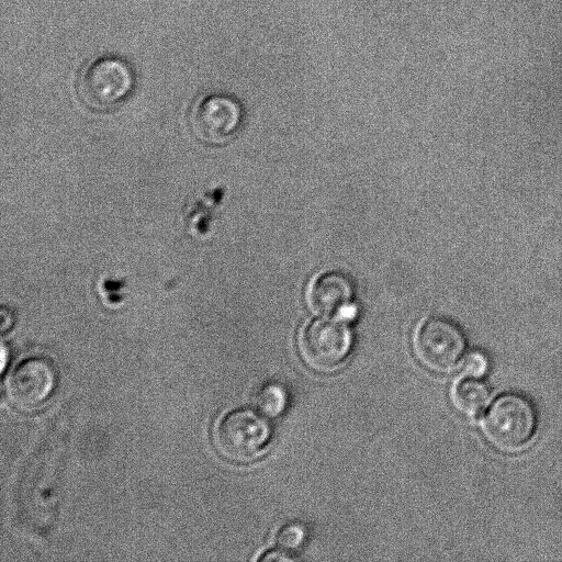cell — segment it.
<instances>
[{
	"instance_id": "8fae6325",
	"label": "cell",
	"mask_w": 562,
	"mask_h": 562,
	"mask_svg": "<svg viewBox=\"0 0 562 562\" xmlns=\"http://www.w3.org/2000/svg\"><path fill=\"white\" fill-rule=\"evenodd\" d=\"M306 529L299 522H291L283 526L277 533L278 548L294 553L301 549L306 540Z\"/></svg>"
},
{
	"instance_id": "ba28073f",
	"label": "cell",
	"mask_w": 562,
	"mask_h": 562,
	"mask_svg": "<svg viewBox=\"0 0 562 562\" xmlns=\"http://www.w3.org/2000/svg\"><path fill=\"white\" fill-rule=\"evenodd\" d=\"M353 296L355 286L346 274L326 272L311 283L306 301L313 313L346 321L355 315Z\"/></svg>"
},
{
	"instance_id": "7c38bea8",
	"label": "cell",
	"mask_w": 562,
	"mask_h": 562,
	"mask_svg": "<svg viewBox=\"0 0 562 562\" xmlns=\"http://www.w3.org/2000/svg\"><path fill=\"white\" fill-rule=\"evenodd\" d=\"M488 369L490 359L480 350L467 353L461 361L463 376L482 378L487 373Z\"/></svg>"
},
{
	"instance_id": "52a82bcc",
	"label": "cell",
	"mask_w": 562,
	"mask_h": 562,
	"mask_svg": "<svg viewBox=\"0 0 562 562\" xmlns=\"http://www.w3.org/2000/svg\"><path fill=\"white\" fill-rule=\"evenodd\" d=\"M58 372L45 357L33 356L22 360L9 375V400L19 408L35 409L45 404L56 390Z\"/></svg>"
},
{
	"instance_id": "5b68a950",
	"label": "cell",
	"mask_w": 562,
	"mask_h": 562,
	"mask_svg": "<svg viewBox=\"0 0 562 562\" xmlns=\"http://www.w3.org/2000/svg\"><path fill=\"white\" fill-rule=\"evenodd\" d=\"M297 346L307 367L318 372H329L348 357L352 334L342 319L319 318L304 327Z\"/></svg>"
},
{
	"instance_id": "3957f363",
	"label": "cell",
	"mask_w": 562,
	"mask_h": 562,
	"mask_svg": "<svg viewBox=\"0 0 562 562\" xmlns=\"http://www.w3.org/2000/svg\"><path fill=\"white\" fill-rule=\"evenodd\" d=\"M213 437L222 456L246 462L263 451L270 440L271 429L260 412L241 407L226 413L218 420Z\"/></svg>"
},
{
	"instance_id": "9c48e42d",
	"label": "cell",
	"mask_w": 562,
	"mask_h": 562,
	"mask_svg": "<svg viewBox=\"0 0 562 562\" xmlns=\"http://www.w3.org/2000/svg\"><path fill=\"white\" fill-rule=\"evenodd\" d=\"M491 397V387L481 378L463 376L451 390L453 406L469 417L482 413L490 404Z\"/></svg>"
},
{
	"instance_id": "6da1fadb",
	"label": "cell",
	"mask_w": 562,
	"mask_h": 562,
	"mask_svg": "<svg viewBox=\"0 0 562 562\" xmlns=\"http://www.w3.org/2000/svg\"><path fill=\"white\" fill-rule=\"evenodd\" d=\"M538 414L533 403L525 395L508 392L490 405L482 424L485 439L503 452L525 448L536 434Z\"/></svg>"
},
{
	"instance_id": "277c9868",
	"label": "cell",
	"mask_w": 562,
	"mask_h": 562,
	"mask_svg": "<svg viewBox=\"0 0 562 562\" xmlns=\"http://www.w3.org/2000/svg\"><path fill=\"white\" fill-rule=\"evenodd\" d=\"M465 347L462 329L439 316L420 323L413 337L415 357L426 369L437 373L452 371L462 361Z\"/></svg>"
},
{
	"instance_id": "8992f818",
	"label": "cell",
	"mask_w": 562,
	"mask_h": 562,
	"mask_svg": "<svg viewBox=\"0 0 562 562\" xmlns=\"http://www.w3.org/2000/svg\"><path fill=\"white\" fill-rule=\"evenodd\" d=\"M243 120V106L235 98L225 93H207L193 104L190 127L200 142L218 146L235 136Z\"/></svg>"
},
{
	"instance_id": "7a4b0ae2",
	"label": "cell",
	"mask_w": 562,
	"mask_h": 562,
	"mask_svg": "<svg viewBox=\"0 0 562 562\" xmlns=\"http://www.w3.org/2000/svg\"><path fill=\"white\" fill-rule=\"evenodd\" d=\"M136 75L127 60L104 55L90 61L80 72L78 93L91 109L111 110L134 91Z\"/></svg>"
},
{
	"instance_id": "4fadbf2b",
	"label": "cell",
	"mask_w": 562,
	"mask_h": 562,
	"mask_svg": "<svg viewBox=\"0 0 562 562\" xmlns=\"http://www.w3.org/2000/svg\"><path fill=\"white\" fill-rule=\"evenodd\" d=\"M292 554L293 553H290L288 551H284V550L280 549V548H277V549L269 550V551L265 552L263 554H261V557L258 558V560L259 561H265V562L293 561L296 558L293 557Z\"/></svg>"
},
{
	"instance_id": "30bf717a",
	"label": "cell",
	"mask_w": 562,
	"mask_h": 562,
	"mask_svg": "<svg viewBox=\"0 0 562 562\" xmlns=\"http://www.w3.org/2000/svg\"><path fill=\"white\" fill-rule=\"evenodd\" d=\"M256 405L263 416L276 418L286 408L288 393L285 389L278 383L266 384L256 396Z\"/></svg>"
}]
</instances>
